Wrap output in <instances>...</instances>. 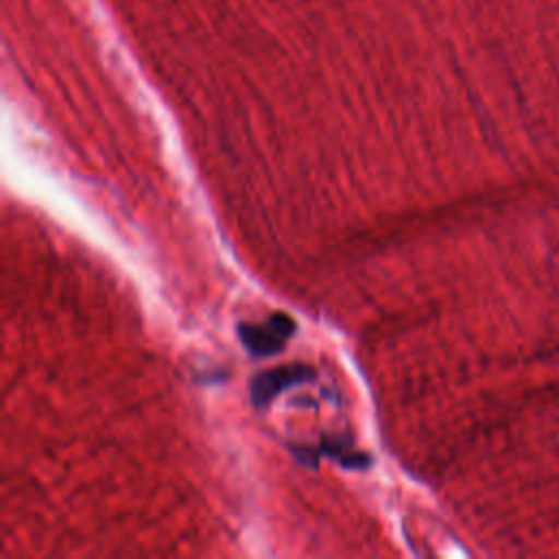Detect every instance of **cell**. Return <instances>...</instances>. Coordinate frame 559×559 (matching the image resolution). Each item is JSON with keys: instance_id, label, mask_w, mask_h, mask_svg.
Here are the masks:
<instances>
[{"instance_id": "1", "label": "cell", "mask_w": 559, "mask_h": 559, "mask_svg": "<svg viewBox=\"0 0 559 559\" xmlns=\"http://www.w3.org/2000/svg\"><path fill=\"white\" fill-rule=\"evenodd\" d=\"M295 332V321L284 312H273L262 323H240L238 336L251 356H273L282 352Z\"/></svg>"}, {"instance_id": "2", "label": "cell", "mask_w": 559, "mask_h": 559, "mask_svg": "<svg viewBox=\"0 0 559 559\" xmlns=\"http://www.w3.org/2000/svg\"><path fill=\"white\" fill-rule=\"evenodd\" d=\"M314 378V371L308 365H284L275 369L260 371L249 382V393L255 406L271 404L282 391L308 382Z\"/></svg>"}]
</instances>
